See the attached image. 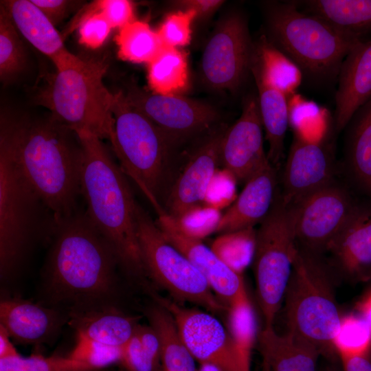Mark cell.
Returning <instances> with one entry per match:
<instances>
[{"instance_id":"cell-1","label":"cell","mask_w":371,"mask_h":371,"mask_svg":"<svg viewBox=\"0 0 371 371\" xmlns=\"http://www.w3.org/2000/svg\"><path fill=\"white\" fill-rule=\"evenodd\" d=\"M0 138L54 223L78 212L82 146L77 134L47 117H1Z\"/></svg>"},{"instance_id":"cell-2","label":"cell","mask_w":371,"mask_h":371,"mask_svg":"<svg viewBox=\"0 0 371 371\" xmlns=\"http://www.w3.org/2000/svg\"><path fill=\"white\" fill-rule=\"evenodd\" d=\"M54 228L44 269L52 299L71 308L106 303L115 291L119 266L109 243L85 212L54 223Z\"/></svg>"},{"instance_id":"cell-3","label":"cell","mask_w":371,"mask_h":371,"mask_svg":"<svg viewBox=\"0 0 371 371\" xmlns=\"http://www.w3.org/2000/svg\"><path fill=\"white\" fill-rule=\"evenodd\" d=\"M82 146L81 196L85 213L113 249L119 266L128 275H146L137 234L135 201L126 175L102 139L76 133Z\"/></svg>"},{"instance_id":"cell-4","label":"cell","mask_w":371,"mask_h":371,"mask_svg":"<svg viewBox=\"0 0 371 371\" xmlns=\"http://www.w3.org/2000/svg\"><path fill=\"white\" fill-rule=\"evenodd\" d=\"M53 63L56 72L38 92L36 102L75 133H90L110 142L114 131L115 93L103 82L106 65L84 60L69 51Z\"/></svg>"},{"instance_id":"cell-5","label":"cell","mask_w":371,"mask_h":371,"mask_svg":"<svg viewBox=\"0 0 371 371\" xmlns=\"http://www.w3.org/2000/svg\"><path fill=\"white\" fill-rule=\"evenodd\" d=\"M336 274L322 254L297 245L284 297L287 332L328 357L336 353L333 341L342 317L335 300Z\"/></svg>"},{"instance_id":"cell-6","label":"cell","mask_w":371,"mask_h":371,"mask_svg":"<svg viewBox=\"0 0 371 371\" xmlns=\"http://www.w3.org/2000/svg\"><path fill=\"white\" fill-rule=\"evenodd\" d=\"M265 14L269 39L302 71L315 77L338 75L345 58L363 41L302 12L295 1L269 2Z\"/></svg>"},{"instance_id":"cell-7","label":"cell","mask_w":371,"mask_h":371,"mask_svg":"<svg viewBox=\"0 0 371 371\" xmlns=\"http://www.w3.org/2000/svg\"><path fill=\"white\" fill-rule=\"evenodd\" d=\"M113 113L114 131L110 142L120 166L161 216L166 214L161 194L174 142L131 105L122 91L115 93Z\"/></svg>"},{"instance_id":"cell-8","label":"cell","mask_w":371,"mask_h":371,"mask_svg":"<svg viewBox=\"0 0 371 371\" xmlns=\"http://www.w3.org/2000/svg\"><path fill=\"white\" fill-rule=\"evenodd\" d=\"M297 247L293 207L283 203L279 190L271 210L256 231L252 260L264 328L273 327L284 301Z\"/></svg>"},{"instance_id":"cell-9","label":"cell","mask_w":371,"mask_h":371,"mask_svg":"<svg viewBox=\"0 0 371 371\" xmlns=\"http://www.w3.org/2000/svg\"><path fill=\"white\" fill-rule=\"evenodd\" d=\"M137 234L146 275L179 302H187L211 313L227 308L213 292L209 283L175 247L168 242L150 216L137 204Z\"/></svg>"},{"instance_id":"cell-10","label":"cell","mask_w":371,"mask_h":371,"mask_svg":"<svg viewBox=\"0 0 371 371\" xmlns=\"http://www.w3.org/2000/svg\"><path fill=\"white\" fill-rule=\"evenodd\" d=\"M42 204L29 186L5 142L0 138V273L16 270L36 225Z\"/></svg>"},{"instance_id":"cell-11","label":"cell","mask_w":371,"mask_h":371,"mask_svg":"<svg viewBox=\"0 0 371 371\" xmlns=\"http://www.w3.org/2000/svg\"><path fill=\"white\" fill-rule=\"evenodd\" d=\"M156 298L172 316L194 359L221 371H250L251 359L240 351L229 330L211 313L186 308L168 298Z\"/></svg>"},{"instance_id":"cell-12","label":"cell","mask_w":371,"mask_h":371,"mask_svg":"<svg viewBox=\"0 0 371 371\" xmlns=\"http://www.w3.org/2000/svg\"><path fill=\"white\" fill-rule=\"evenodd\" d=\"M254 46L245 17L239 13L225 16L202 55L204 83L213 89L236 91L250 71Z\"/></svg>"},{"instance_id":"cell-13","label":"cell","mask_w":371,"mask_h":371,"mask_svg":"<svg viewBox=\"0 0 371 371\" xmlns=\"http://www.w3.org/2000/svg\"><path fill=\"white\" fill-rule=\"evenodd\" d=\"M357 203L347 188L335 181L303 199L293 206L297 245L322 254Z\"/></svg>"},{"instance_id":"cell-14","label":"cell","mask_w":371,"mask_h":371,"mask_svg":"<svg viewBox=\"0 0 371 371\" xmlns=\"http://www.w3.org/2000/svg\"><path fill=\"white\" fill-rule=\"evenodd\" d=\"M128 103L142 113L174 142L203 133L219 114L209 104L181 95L147 92L132 86L122 92Z\"/></svg>"},{"instance_id":"cell-15","label":"cell","mask_w":371,"mask_h":371,"mask_svg":"<svg viewBox=\"0 0 371 371\" xmlns=\"http://www.w3.org/2000/svg\"><path fill=\"white\" fill-rule=\"evenodd\" d=\"M324 140L310 141L294 133L280 190L286 205L293 206L334 181L335 156Z\"/></svg>"},{"instance_id":"cell-16","label":"cell","mask_w":371,"mask_h":371,"mask_svg":"<svg viewBox=\"0 0 371 371\" xmlns=\"http://www.w3.org/2000/svg\"><path fill=\"white\" fill-rule=\"evenodd\" d=\"M263 125L258 97L248 96L236 122L225 131L221 144V164L245 183L269 161L263 146Z\"/></svg>"},{"instance_id":"cell-17","label":"cell","mask_w":371,"mask_h":371,"mask_svg":"<svg viewBox=\"0 0 371 371\" xmlns=\"http://www.w3.org/2000/svg\"><path fill=\"white\" fill-rule=\"evenodd\" d=\"M358 201L326 251L337 274L355 282L371 281V197Z\"/></svg>"},{"instance_id":"cell-18","label":"cell","mask_w":371,"mask_h":371,"mask_svg":"<svg viewBox=\"0 0 371 371\" xmlns=\"http://www.w3.org/2000/svg\"><path fill=\"white\" fill-rule=\"evenodd\" d=\"M156 223L166 240L192 262L206 279L216 297L227 308L247 291L242 274L227 267L201 240L189 238L181 233L168 214L159 216Z\"/></svg>"},{"instance_id":"cell-19","label":"cell","mask_w":371,"mask_h":371,"mask_svg":"<svg viewBox=\"0 0 371 371\" xmlns=\"http://www.w3.org/2000/svg\"><path fill=\"white\" fill-rule=\"evenodd\" d=\"M225 131H218L192 153L174 183L164 207L177 218L188 209L203 203L207 186L221 164V144Z\"/></svg>"},{"instance_id":"cell-20","label":"cell","mask_w":371,"mask_h":371,"mask_svg":"<svg viewBox=\"0 0 371 371\" xmlns=\"http://www.w3.org/2000/svg\"><path fill=\"white\" fill-rule=\"evenodd\" d=\"M276 170L268 161L245 182L241 193L222 214L216 233L254 228L266 217L279 191Z\"/></svg>"},{"instance_id":"cell-21","label":"cell","mask_w":371,"mask_h":371,"mask_svg":"<svg viewBox=\"0 0 371 371\" xmlns=\"http://www.w3.org/2000/svg\"><path fill=\"white\" fill-rule=\"evenodd\" d=\"M338 76L335 96L336 132L344 129L357 110L371 98V40L361 41L347 55Z\"/></svg>"},{"instance_id":"cell-22","label":"cell","mask_w":371,"mask_h":371,"mask_svg":"<svg viewBox=\"0 0 371 371\" xmlns=\"http://www.w3.org/2000/svg\"><path fill=\"white\" fill-rule=\"evenodd\" d=\"M69 317L77 336L115 347H122L139 325L135 317L106 303L71 308Z\"/></svg>"},{"instance_id":"cell-23","label":"cell","mask_w":371,"mask_h":371,"mask_svg":"<svg viewBox=\"0 0 371 371\" xmlns=\"http://www.w3.org/2000/svg\"><path fill=\"white\" fill-rule=\"evenodd\" d=\"M61 317L54 309L20 299L0 303V325L21 344L46 341L60 328Z\"/></svg>"},{"instance_id":"cell-24","label":"cell","mask_w":371,"mask_h":371,"mask_svg":"<svg viewBox=\"0 0 371 371\" xmlns=\"http://www.w3.org/2000/svg\"><path fill=\"white\" fill-rule=\"evenodd\" d=\"M265 371H315L320 351L312 344L289 333L280 335L264 328L259 335Z\"/></svg>"},{"instance_id":"cell-25","label":"cell","mask_w":371,"mask_h":371,"mask_svg":"<svg viewBox=\"0 0 371 371\" xmlns=\"http://www.w3.org/2000/svg\"><path fill=\"white\" fill-rule=\"evenodd\" d=\"M18 32L52 62L68 50L55 26L31 0L3 1Z\"/></svg>"},{"instance_id":"cell-26","label":"cell","mask_w":371,"mask_h":371,"mask_svg":"<svg viewBox=\"0 0 371 371\" xmlns=\"http://www.w3.org/2000/svg\"><path fill=\"white\" fill-rule=\"evenodd\" d=\"M250 71L254 77L287 97L296 93L303 77L300 67L265 35L254 46Z\"/></svg>"},{"instance_id":"cell-27","label":"cell","mask_w":371,"mask_h":371,"mask_svg":"<svg viewBox=\"0 0 371 371\" xmlns=\"http://www.w3.org/2000/svg\"><path fill=\"white\" fill-rule=\"evenodd\" d=\"M346 141V164L356 185L371 197V98L355 113Z\"/></svg>"},{"instance_id":"cell-28","label":"cell","mask_w":371,"mask_h":371,"mask_svg":"<svg viewBox=\"0 0 371 371\" xmlns=\"http://www.w3.org/2000/svg\"><path fill=\"white\" fill-rule=\"evenodd\" d=\"M305 12L337 29L363 37L371 32V0H308L296 1Z\"/></svg>"},{"instance_id":"cell-29","label":"cell","mask_w":371,"mask_h":371,"mask_svg":"<svg viewBox=\"0 0 371 371\" xmlns=\"http://www.w3.org/2000/svg\"><path fill=\"white\" fill-rule=\"evenodd\" d=\"M254 78L258 88L262 122L269 144L267 158L277 169L283 157L284 138L289 124L288 97Z\"/></svg>"},{"instance_id":"cell-30","label":"cell","mask_w":371,"mask_h":371,"mask_svg":"<svg viewBox=\"0 0 371 371\" xmlns=\"http://www.w3.org/2000/svg\"><path fill=\"white\" fill-rule=\"evenodd\" d=\"M147 316L160 341L164 371H197L194 358L183 341L168 311L158 304L148 310Z\"/></svg>"},{"instance_id":"cell-31","label":"cell","mask_w":371,"mask_h":371,"mask_svg":"<svg viewBox=\"0 0 371 371\" xmlns=\"http://www.w3.org/2000/svg\"><path fill=\"white\" fill-rule=\"evenodd\" d=\"M147 78L153 93L181 95L188 89L190 85L186 53L179 48L164 46L148 64Z\"/></svg>"},{"instance_id":"cell-32","label":"cell","mask_w":371,"mask_h":371,"mask_svg":"<svg viewBox=\"0 0 371 371\" xmlns=\"http://www.w3.org/2000/svg\"><path fill=\"white\" fill-rule=\"evenodd\" d=\"M115 42L119 58L134 63H150L164 47L157 32L137 20L120 28Z\"/></svg>"},{"instance_id":"cell-33","label":"cell","mask_w":371,"mask_h":371,"mask_svg":"<svg viewBox=\"0 0 371 371\" xmlns=\"http://www.w3.org/2000/svg\"><path fill=\"white\" fill-rule=\"evenodd\" d=\"M255 243L256 230L249 228L221 234L210 248L227 267L242 274L253 260Z\"/></svg>"},{"instance_id":"cell-34","label":"cell","mask_w":371,"mask_h":371,"mask_svg":"<svg viewBox=\"0 0 371 371\" xmlns=\"http://www.w3.org/2000/svg\"><path fill=\"white\" fill-rule=\"evenodd\" d=\"M26 54L19 32L11 17L1 4L0 8V78L4 83L14 80L24 69Z\"/></svg>"},{"instance_id":"cell-35","label":"cell","mask_w":371,"mask_h":371,"mask_svg":"<svg viewBox=\"0 0 371 371\" xmlns=\"http://www.w3.org/2000/svg\"><path fill=\"white\" fill-rule=\"evenodd\" d=\"M333 346L341 359L369 353L371 350V328L360 315L342 316Z\"/></svg>"},{"instance_id":"cell-36","label":"cell","mask_w":371,"mask_h":371,"mask_svg":"<svg viewBox=\"0 0 371 371\" xmlns=\"http://www.w3.org/2000/svg\"><path fill=\"white\" fill-rule=\"evenodd\" d=\"M289 124L294 133L312 141L311 129L313 127L324 137L317 128L324 131L328 113L315 102L308 100L296 93L288 97Z\"/></svg>"},{"instance_id":"cell-37","label":"cell","mask_w":371,"mask_h":371,"mask_svg":"<svg viewBox=\"0 0 371 371\" xmlns=\"http://www.w3.org/2000/svg\"><path fill=\"white\" fill-rule=\"evenodd\" d=\"M221 216V210L200 204L188 209L177 218L170 217L181 233L201 240L216 233Z\"/></svg>"},{"instance_id":"cell-38","label":"cell","mask_w":371,"mask_h":371,"mask_svg":"<svg viewBox=\"0 0 371 371\" xmlns=\"http://www.w3.org/2000/svg\"><path fill=\"white\" fill-rule=\"evenodd\" d=\"M0 371H93L87 364L68 357L34 355L0 359Z\"/></svg>"},{"instance_id":"cell-39","label":"cell","mask_w":371,"mask_h":371,"mask_svg":"<svg viewBox=\"0 0 371 371\" xmlns=\"http://www.w3.org/2000/svg\"><path fill=\"white\" fill-rule=\"evenodd\" d=\"M80 14L71 25V27H78L79 42L90 49L99 48L106 41L113 27L96 10L93 2Z\"/></svg>"},{"instance_id":"cell-40","label":"cell","mask_w":371,"mask_h":371,"mask_svg":"<svg viewBox=\"0 0 371 371\" xmlns=\"http://www.w3.org/2000/svg\"><path fill=\"white\" fill-rule=\"evenodd\" d=\"M76 344L69 357L82 362L93 370L121 362L122 347L105 345L77 336Z\"/></svg>"},{"instance_id":"cell-41","label":"cell","mask_w":371,"mask_h":371,"mask_svg":"<svg viewBox=\"0 0 371 371\" xmlns=\"http://www.w3.org/2000/svg\"><path fill=\"white\" fill-rule=\"evenodd\" d=\"M196 19L192 10H177L166 16L157 31L165 47L179 48L191 41L192 23Z\"/></svg>"},{"instance_id":"cell-42","label":"cell","mask_w":371,"mask_h":371,"mask_svg":"<svg viewBox=\"0 0 371 371\" xmlns=\"http://www.w3.org/2000/svg\"><path fill=\"white\" fill-rule=\"evenodd\" d=\"M235 177L227 169H217L205 192L203 205L221 210L236 200Z\"/></svg>"},{"instance_id":"cell-43","label":"cell","mask_w":371,"mask_h":371,"mask_svg":"<svg viewBox=\"0 0 371 371\" xmlns=\"http://www.w3.org/2000/svg\"><path fill=\"white\" fill-rule=\"evenodd\" d=\"M95 7L113 28L119 29L135 21L133 3L128 0H99Z\"/></svg>"},{"instance_id":"cell-44","label":"cell","mask_w":371,"mask_h":371,"mask_svg":"<svg viewBox=\"0 0 371 371\" xmlns=\"http://www.w3.org/2000/svg\"><path fill=\"white\" fill-rule=\"evenodd\" d=\"M120 363L128 371H155L157 366L144 350L135 333L122 346Z\"/></svg>"},{"instance_id":"cell-45","label":"cell","mask_w":371,"mask_h":371,"mask_svg":"<svg viewBox=\"0 0 371 371\" xmlns=\"http://www.w3.org/2000/svg\"><path fill=\"white\" fill-rule=\"evenodd\" d=\"M54 25H57L79 1L67 0H31Z\"/></svg>"},{"instance_id":"cell-46","label":"cell","mask_w":371,"mask_h":371,"mask_svg":"<svg viewBox=\"0 0 371 371\" xmlns=\"http://www.w3.org/2000/svg\"><path fill=\"white\" fill-rule=\"evenodd\" d=\"M135 333L144 350L152 360L158 365L159 361H161V344L155 330L150 326L139 324Z\"/></svg>"},{"instance_id":"cell-47","label":"cell","mask_w":371,"mask_h":371,"mask_svg":"<svg viewBox=\"0 0 371 371\" xmlns=\"http://www.w3.org/2000/svg\"><path fill=\"white\" fill-rule=\"evenodd\" d=\"M224 3L221 0H180L172 1L173 5L179 10H192L196 19H204L210 16Z\"/></svg>"},{"instance_id":"cell-48","label":"cell","mask_w":371,"mask_h":371,"mask_svg":"<svg viewBox=\"0 0 371 371\" xmlns=\"http://www.w3.org/2000/svg\"><path fill=\"white\" fill-rule=\"evenodd\" d=\"M344 371H371L370 352L355 357L341 358Z\"/></svg>"},{"instance_id":"cell-49","label":"cell","mask_w":371,"mask_h":371,"mask_svg":"<svg viewBox=\"0 0 371 371\" xmlns=\"http://www.w3.org/2000/svg\"><path fill=\"white\" fill-rule=\"evenodd\" d=\"M6 330L0 325V359L19 356L16 350L9 339Z\"/></svg>"},{"instance_id":"cell-50","label":"cell","mask_w":371,"mask_h":371,"mask_svg":"<svg viewBox=\"0 0 371 371\" xmlns=\"http://www.w3.org/2000/svg\"><path fill=\"white\" fill-rule=\"evenodd\" d=\"M357 310L371 328V291L358 303Z\"/></svg>"},{"instance_id":"cell-51","label":"cell","mask_w":371,"mask_h":371,"mask_svg":"<svg viewBox=\"0 0 371 371\" xmlns=\"http://www.w3.org/2000/svg\"><path fill=\"white\" fill-rule=\"evenodd\" d=\"M197 371H221L215 366L210 363H201Z\"/></svg>"},{"instance_id":"cell-52","label":"cell","mask_w":371,"mask_h":371,"mask_svg":"<svg viewBox=\"0 0 371 371\" xmlns=\"http://www.w3.org/2000/svg\"><path fill=\"white\" fill-rule=\"evenodd\" d=\"M324 371H337L334 367H328Z\"/></svg>"}]
</instances>
